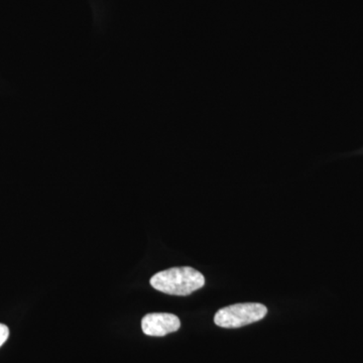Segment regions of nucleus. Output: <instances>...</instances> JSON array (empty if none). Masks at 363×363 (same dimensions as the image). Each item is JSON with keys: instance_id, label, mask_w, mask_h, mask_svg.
<instances>
[{"instance_id": "f257e3e1", "label": "nucleus", "mask_w": 363, "mask_h": 363, "mask_svg": "<svg viewBox=\"0 0 363 363\" xmlns=\"http://www.w3.org/2000/svg\"><path fill=\"white\" fill-rule=\"evenodd\" d=\"M150 285L168 295L188 296L205 285V278L193 267H173L155 274L150 279Z\"/></svg>"}, {"instance_id": "f03ea898", "label": "nucleus", "mask_w": 363, "mask_h": 363, "mask_svg": "<svg viewBox=\"0 0 363 363\" xmlns=\"http://www.w3.org/2000/svg\"><path fill=\"white\" fill-rule=\"evenodd\" d=\"M266 306L259 303H243L222 308L215 314L214 323L222 328H240L255 323L267 316Z\"/></svg>"}, {"instance_id": "7ed1b4c3", "label": "nucleus", "mask_w": 363, "mask_h": 363, "mask_svg": "<svg viewBox=\"0 0 363 363\" xmlns=\"http://www.w3.org/2000/svg\"><path fill=\"white\" fill-rule=\"evenodd\" d=\"M181 327L180 319L169 313H150L142 320L143 333L154 337H162L178 331Z\"/></svg>"}, {"instance_id": "20e7f679", "label": "nucleus", "mask_w": 363, "mask_h": 363, "mask_svg": "<svg viewBox=\"0 0 363 363\" xmlns=\"http://www.w3.org/2000/svg\"><path fill=\"white\" fill-rule=\"evenodd\" d=\"M9 336V329L6 325L0 323V347L6 342Z\"/></svg>"}]
</instances>
